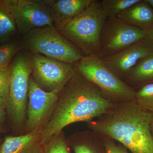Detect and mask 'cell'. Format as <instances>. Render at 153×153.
Segmentation results:
<instances>
[{
  "label": "cell",
  "mask_w": 153,
  "mask_h": 153,
  "mask_svg": "<svg viewBox=\"0 0 153 153\" xmlns=\"http://www.w3.org/2000/svg\"><path fill=\"white\" fill-rule=\"evenodd\" d=\"M114 105L98 88L77 71L59 93L53 113L40 131L42 143H47L66 126L79 122H90Z\"/></svg>",
  "instance_id": "obj_1"
},
{
  "label": "cell",
  "mask_w": 153,
  "mask_h": 153,
  "mask_svg": "<svg viewBox=\"0 0 153 153\" xmlns=\"http://www.w3.org/2000/svg\"><path fill=\"white\" fill-rule=\"evenodd\" d=\"M153 114L135 101L114 104L96 120L88 123L91 130L102 139L117 141L130 153H153L150 125Z\"/></svg>",
  "instance_id": "obj_2"
},
{
  "label": "cell",
  "mask_w": 153,
  "mask_h": 153,
  "mask_svg": "<svg viewBox=\"0 0 153 153\" xmlns=\"http://www.w3.org/2000/svg\"><path fill=\"white\" fill-rule=\"evenodd\" d=\"M107 19L100 1L93 0L84 12L58 31L85 56L100 57L102 31Z\"/></svg>",
  "instance_id": "obj_3"
},
{
  "label": "cell",
  "mask_w": 153,
  "mask_h": 153,
  "mask_svg": "<svg viewBox=\"0 0 153 153\" xmlns=\"http://www.w3.org/2000/svg\"><path fill=\"white\" fill-rule=\"evenodd\" d=\"M76 71L95 85L114 104L135 101L136 91L120 79L99 56H84L72 64Z\"/></svg>",
  "instance_id": "obj_4"
},
{
  "label": "cell",
  "mask_w": 153,
  "mask_h": 153,
  "mask_svg": "<svg viewBox=\"0 0 153 153\" xmlns=\"http://www.w3.org/2000/svg\"><path fill=\"white\" fill-rule=\"evenodd\" d=\"M24 49L69 64L78 62L85 55L55 26L37 28L23 36Z\"/></svg>",
  "instance_id": "obj_5"
},
{
  "label": "cell",
  "mask_w": 153,
  "mask_h": 153,
  "mask_svg": "<svg viewBox=\"0 0 153 153\" xmlns=\"http://www.w3.org/2000/svg\"><path fill=\"white\" fill-rule=\"evenodd\" d=\"M23 49L10 63V77L6 109L12 123L17 128L25 125L29 81L32 73L30 53Z\"/></svg>",
  "instance_id": "obj_6"
},
{
  "label": "cell",
  "mask_w": 153,
  "mask_h": 153,
  "mask_svg": "<svg viewBox=\"0 0 153 153\" xmlns=\"http://www.w3.org/2000/svg\"><path fill=\"white\" fill-rule=\"evenodd\" d=\"M32 76L42 89L60 93L77 71L72 64L38 53H30Z\"/></svg>",
  "instance_id": "obj_7"
},
{
  "label": "cell",
  "mask_w": 153,
  "mask_h": 153,
  "mask_svg": "<svg viewBox=\"0 0 153 153\" xmlns=\"http://www.w3.org/2000/svg\"><path fill=\"white\" fill-rule=\"evenodd\" d=\"M146 36V31L128 25L117 17L108 18L102 31L100 57L103 59L115 55Z\"/></svg>",
  "instance_id": "obj_8"
},
{
  "label": "cell",
  "mask_w": 153,
  "mask_h": 153,
  "mask_svg": "<svg viewBox=\"0 0 153 153\" xmlns=\"http://www.w3.org/2000/svg\"><path fill=\"white\" fill-rule=\"evenodd\" d=\"M59 94L55 91H47L42 89L31 75L25 125L26 133L41 131L44 127L54 111Z\"/></svg>",
  "instance_id": "obj_9"
},
{
  "label": "cell",
  "mask_w": 153,
  "mask_h": 153,
  "mask_svg": "<svg viewBox=\"0 0 153 153\" xmlns=\"http://www.w3.org/2000/svg\"><path fill=\"white\" fill-rule=\"evenodd\" d=\"M49 1L7 0L20 34L24 36L37 28L54 26Z\"/></svg>",
  "instance_id": "obj_10"
},
{
  "label": "cell",
  "mask_w": 153,
  "mask_h": 153,
  "mask_svg": "<svg viewBox=\"0 0 153 153\" xmlns=\"http://www.w3.org/2000/svg\"><path fill=\"white\" fill-rule=\"evenodd\" d=\"M152 52L153 43L146 36L128 48L102 60L105 65L124 81L137 63Z\"/></svg>",
  "instance_id": "obj_11"
},
{
  "label": "cell",
  "mask_w": 153,
  "mask_h": 153,
  "mask_svg": "<svg viewBox=\"0 0 153 153\" xmlns=\"http://www.w3.org/2000/svg\"><path fill=\"white\" fill-rule=\"evenodd\" d=\"M93 1H50L49 6L55 27L58 31L62 30L71 20L84 12Z\"/></svg>",
  "instance_id": "obj_12"
},
{
  "label": "cell",
  "mask_w": 153,
  "mask_h": 153,
  "mask_svg": "<svg viewBox=\"0 0 153 153\" xmlns=\"http://www.w3.org/2000/svg\"><path fill=\"white\" fill-rule=\"evenodd\" d=\"M0 153H44L40 131L6 137L0 146Z\"/></svg>",
  "instance_id": "obj_13"
},
{
  "label": "cell",
  "mask_w": 153,
  "mask_h": 153,
  "mask_svg": "<svg viewBox=\"0 0 153 153\" xmlns=\"http://www.w3.org/2000/svg\"><path fill=\"white\" fill-rule=\"evenodd\" d=\"M117 17L146 31L153 27V8L146 0H140Z\"/></svg>",
  "instance_id": "obj_14"
},
{
  "label": "cell",
  "mask_w": 153,
  "mask_h": 153,
  "mask_svg": "<svg viewBox=\"0 0 153 153\" xmlns=\"http://www.w3.org/2000/svg\"><path fill=\"white\" fill-rule=\"evenodd\" d=\"M67 139L74 153H107L103 139L92 131L76 132Z\"/></svg>",
  "instance_id": "obj_15"
},
{
  "label": "cell",
  "mask_w": 153,
  "mask_h": 153,
  "mask_svg": "<svg viewBox=\"0 0 153 153\" xmlns=\"http://www.w3.org/2000/svg\"><path fill=\"white\" fill-rule=\"evenodd\" d=\"M124 81L137 91L153 82V52L140 60L130 71Z\"/></svg>",
  "instance_id": "obj_16"
},
{
  "label": "cell",
  "mask_w": 153,
  "mask_h": 153,
  "mask_svg": "<svg viewBox=\"0 0 153 153\" xmlns=\"http://www.w3.org/2000/svg\"><path fill=\"white\" fill-rule=\"evenodd\" d=\"M17 30L13 15L7 0H0V44L10 41Z\"/></svg>",
  "instance_id": "obj_17"
},
{
  "label": "cell",
  "mask_w": 153,
  "mask_h": 153,
  "mask_svg": "<svg viewBox=\"0 0 153 153\" xmlns=\"http://www.w3.org/2000/svg\"><path fill=\"white\" fill-rule=\"evenodd\" d=\"M140 0H101L102 9L108 18L117 17Z\"/></svg>",
  "instance_id": "obj_18"
},
{
  "label": "cell",
  "mask_w": 153,
  "mask_h": 153,
  "mask_svg": "<svg viewBox=\"0 0 153 153\" xmlns=\"http://www.w3.org/2000/svg\"><path fill=\"white\" fill-rule=\"evenodd\" d=\"M23 49L22 43L13 39L0 44V68L9 66L14 56Z\"/></svg>",
  "instance_id": "obj_19"
},
{
  "label": "cell",
  "mask_w": 153,
  "mask_h": 153,
  "mask_svg": "<svg viewBox=\"0 0 153 153\" xmlns=\"http://www.w3.org/2000/svg\"><path fill=\"white\" fill-rule=\"evenodd\" d=\"M135 102L142 109L153 114V82L136 91Z\"/></svg>",
  "instance_id": "obj_20"
},
{
  "label": "cell",
  "mask_w": 153,
  "mask_h": 153,
  "mask_svg": "<svg viewBox=\"0 0 153 153\" xmlns=\"http://www.w3.org/2000/svg\"><path fill=\"white\" fill-rule=\"evenodd\" d=\"M44 153H70V146L63 131L44 145Z\"/></svg>",
  "instance_id": "obj_21"
},
{
  "label": "cell",
  "mask_w": 153,
  "mask_h": 153,
  "mask_svg": "<svg viewBox=\"0 0 153 153\" xmlns=\"http://www.w3.org/2000/svg\"><path fill=\"white\" fill-rule=\"evenodd\" d=\"M10 77V65L0 68V98L7 102L8 97Z\"/></svg>",
  "instance_id": "obj_22"
},
{
  "label": "cell",
  "mask_w": 153,
  "mask_h": 153,
  "mask_svg": "<svg viewBox=\"0 0 153 153\" xmlns=\"http://www.w3.org/2000/svg\"><path fill=\"white\" fill-rule=\"evenodd\" d=\"M107 153H130L126 148L121 144H117L114 140L109 138L102 139Z\"/></svg>",
  "instance_id": "obj_23"
},
{
  "label": "cell",
  "mask_w": 153,
  "mask_h": 153,
  "mask_svg": "<svg viewBox=\"0 0 153 153\" xmlns=\"http://www.w3.org/2000/svg\"><path fill=\"white\" fill-rule=\"evenodd\" d=\"M6 111L5 109H0V126L5 119Z\"/></svg>",
  "instance_id": "obj_24"
},
{
  "label": "cell",
  "mask_w": 153,
  "mask_h": 153,
  "mask_svg": "<svg viewBox=\"0 0 153 153\" xmlns=\"http://www.w3.org/2000/svg\"><path fill=\"white\" fill-rule=\"evenodd\" d=\"M146 37L149 38L153 43V27L146 31Z\"/></svg>",
  "instance_id": "obj_25"
},
{
  "label": "cell",
  "mask_w": 153,
  "mask_h": 153,
  "mask_svg": "<svg viewBox=\"0 0 153 153\" xmlns=\"http://www.w3.org/2000/svg\"><path fill=\"white\" fill-rule=\"evenodd\" d=\"M7 101L3 99L0 98V109H6Z\"/></svg>",
  "instance_id": "obj_26"
},
{
  "label": "cell",
  "mask_w": 153,
  "mask_h": 153,
  "mask_svg": "<svg viewBox=\"0 0 153 153\" xmlns=\"http://www.w3.org/2000/svg\"><path fill=\"white\" fill-rule=\"evenodd\" d=\"M150 128L151 133H152V135L153 137V117L152 119V122H151Z\"/></svg>",
  "instance_id": "obj_27"
},
{
  "label": "cell",
  "mask_w": 153,
  "mask_h": 153,
  "mask_svg": "<svg viewBox=\"0 0 153 153\" xmlns=\"http://www.w3.org/2000/svg\"><path fill=\"white\" fill-rule=\"evenodd\" d=\"M147 2L153 8V0H146Z\"/></svg>",
  "instance_id": "obj_28"
},
{
  "label": "cell",
  "mask_w": 153,
  "mask_h": 153,
  "mask_svg": "<svg viewBox=\"0 0 153 153\" xmlns=\"http://www.w3.org/2000/svg\"><path fill=\"white\" fill-rule=\"evenodd\" d=\"M2 131V127L1 125L0 126V134H1V133Z\"/></svg>",
  "instance_id": "obj_29"
}]
</instances>
